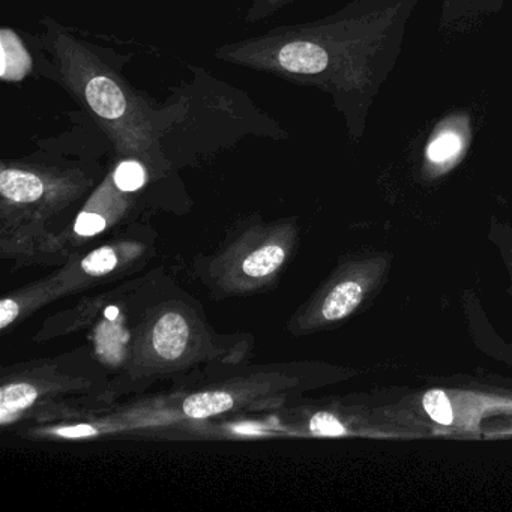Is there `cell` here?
<instances>
[{"instance_id":"cell-1","label":"cell","mask_w":512,"mask_h":512,"mask_svg":"<svg viewBox=\"0 0 512 512\" xmlns=\"http://www.w3.org/2000/svg\"><path fill=\"white\" fill-rule=\"evenodd\" d=\"M419 0H353L337 13L217 50L221 61L326 92L350 139L361 140L371 106L394 71Z\"/></svg>"},{"instance_id":"cell-2","label":"cell","mask_w":512,"mask_h":512,"mask_svg":"<svg viewBox=\"0 0 512 512\" xmlns=\"http://www.w3.org/2000/svg\"><path fill=\"white\" fill-rule=\"evenodd\" d=\"M52 49L65 83L113 140L130 151L151 145L155 140L151 121L116 74L64 32L52 35Z\"/></svg>"},{"instance_id":"cell-3","label":"cell","mask_w":512,"mask_h":512,"mask_svg":"<svg viewBox=\"0 0 512 512\" xmlns=\"http://www.w3.org/2000/svg\"><path fill=\"white\" fill-rule=\"evenodd\" d=\"M472 140V122L466 113H452L431 131L425 146V164L433 173L454 167L466 154Z\"/></svg>"},{"instance_id":"cell-4","label":"cell","mask_w":512,"mask_h":512,"mask_svg":"<svg viewBox=\"0 0 512 512\" xmlns=\"http://www.w3.org/2000/svg\"><path fill=\"white\" fill-rule=\"evenodd\" d=\"M508 0H443L439 25L448 34H463L502 13Z\"/></svg>"},{"instance_id":"cell-5","label":"cell","mask_w":512,"mask_h":512,"mask_svg":"<svg viewBox=\"0 0 512 512\" xmlns=\"http://www.w3.org/2000/svg\"><path fill=\"white\" fill-rule=\"evenodd\" d=\"M190 328L187 320L178 313H167L158 320L152 334L155 352L167 361H175L187 349Z\"/></svg>"},{"instance_id":"cell-6","label":"cell","mask_w":512,"mask_h":512,"mask_svg":"<svg viewBox=\"0 0 512 512\" xmlns=\"http://www.w3.org/2000/svg\"><path fill=\"white\" fill-rule=\"evenodd\" d=\"M46 185L37 173L29 170L2 169L0 173V193L4 199L14 203H34L44 196Z\"/></svg>"},{"instance_id":"cell-7","label":"cell","mask_w":512,"mask_h":512,"mask_svg":"<svg viewBox=\"0 0 512 512\" xmlns=\"http://www.w3.org/2000/svg\"><path fill=\"white\" fill-rule=\"evenodd\" d=\"M0 47H2V68H0L2 79L5 82H20L25 79L31 73L32 58L19 35L10 28L2 29Z\"/></svg>"},{"instance_id":"cell-8","label":"cell","mask_w":512,"mask_h":512,"mask_svg":"<svg viewBox=\"0 0 512 512\" xmlns=\"http://www.w3.org/2000/svg\"><path fill=\"white\" fill-rule=\"evenodd\" d=\"M365 295V284L358 280H347L335 286L323 302L322 316L329 322L344 319L361 304Z\"/></svg>"},{"instance_id":"cell-9","label":"cell","mask_w":512,"mask_h":512,"mask_svg":"<svg viewBox=\"0 0 512 512\" xmlns=\"http://www.w3.org/2000/svg\"><path fill=\"white\" fill-rule=\"evenodd\" d=\"M38 398V391L29 383H11L0 391V421L7 424L20 412L29 409Z\"/></svg>"},{"instance_id":"cell-10","label":"cell","mask_w":512,"mask_h":512,"mask_svg":"<svg viewBox=\"0 0 512 512\" xmlns=\"http://www.w3.org/2000/svg\"><path fill=\"white\" fill-rule=\"evenodd\" d=\"M233 404L235 401L227 392H202L191 395L184 401V413L194 419L209 418L227 412L232 409Z\"/></svg>"},{"instance_id":"cell-11","label":"cell","mask_w":512,"mask_h":512,"mask_svg":"<svg viewBox=\"0 0 512 512\" xmlns=\"http://www.w3.org/2000/svg\"><path fill=\"white\" fill-rule=\"evenodd\" d=\"M286 253L278 245H268L250 254L242 263V271L248 277L262 278L272 274L283 265Z\"/></svg>"},{"instance_id":"cell-12","label":"cell","mask_w":512,"mask_h":512,"mask_svg":"<svg viewBox=\"0 0 512 512\" xmlns=\"http://www.w3.org/2000/svg\"><path fill=\"white\" fill-rule=\"evenodd\" d=\"M422 407L430 419L437 424L445 425V427L454 425L452 398L442 389H433V391L427 392L422 400Z\"/></svg>"},{"instance_id":"cell-13","label":"cell","mask_w":512,"mask_h":512,"mask_svg":"<svg viewBox=\"0 0 512 512\" xmlns=\"http://www.w3.org/2000/svg\"><path fill=\"white\" fill-rule=\"evenodd\" d=\"M113 182L124 193H134L145 185V167L136 160L122 161L113 173Z\"/></svg>"},{"instance_id":"cell-14","label":"cell","mask_w":512,"mask_h":512,"mask_svg":"<svg viewBox=\"0 0 512 512\" xmlns=\"http://www.w3.org/2000/svg\"><path fill=\"white\" fill-rule=\"evenodd\" d=\"M116 265H118V257H116L115 251L109 247L92 251L82 262L83 271L92 275V277L109 274L116 268Z\"/></svg>"},{"instance_id":"cell-15","label":"cell","mask_w":512,"mask_h":512,"mask_svg":"<svg viewBox=\"0 0 512 512\" xmlns=\"http://www.w3.org/2000/svg\"><path fill=\"white\" fill-rule=\"evenodd\" d=\"M310 430L320 436H341L346 433V427L331 413L320 412L311 418Z\"/></svg>"},{"instance_id":"cell-16","label":"cell","mask_w":512,"mask_h":512,"mask_svg":"<svg viewBox=\"0 0 512 512\" xmlns=\"http://www.w3.org/2000/svg\"><path fill=\"white\" fill-rule=\"evenodd\" d=\"M107 223L104 217L95 212H83L74 224V230L80 236H95L106 229Z\"/></svg>"},{"instance_id":"cell-17","label":"cell","mask_w":512,"mask_h":512,"mask_svg":"<svg viewBox=\"0 0 512 512\" xmlns=\"http://www.w3.org/2000/svg\"><path fill=\"white\" fill-rule=\"evenodd\" d=\"M293 0H253L250 11H248V22L266 19L272 16L275 11L281 10L286 5L292 4Z\"/></svg>"},{"instance_id":"cell-18","label":"cell","mask_w":512,"mask_h":512,"mask_svg":"<svg viewBox=\"0 0 512 512\" xmlns=\"http://www.w3.org/2000/svg\"><path fill=\"white\" fill-rule=\"evenodd\" d=\"M19 316V305L13 299L0 302V328L5 329Z\"/></svg>"},{"instance_id":"cell-19","label":"cell","mask_w":512,"mask_h":512,"mask_svg":"<svg viewBox=\"0 0 512 512\" xmlns=\"http://www.w3.org/2000/svg\"><path fill=\"white\" fill-rule=\"evenodd\" d=\"M58 433L65 437H83L92 436V434L97 433V431L89 427V425H76V427L62 428Z\"/></svg>"}]
</instances>
